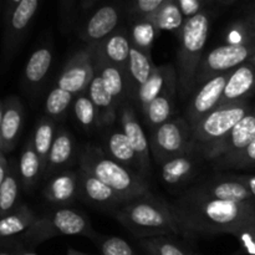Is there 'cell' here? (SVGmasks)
Instances as JSON below:
<instances>
[{"label":"cell","instance_id":"277c9868","mask_svg":"<svg viewBox=\"0 0 255 255\" xmlns=\"http://www.w3.org/2000/svg\"><path fill=\"white\" fill-rule=\"evenodd\" d=\"M212 19V9L204 10L201 14L186 20L179 35L176 71L178 90L183 97L192 94L196 87L197 71L211 32Z\"/></svg>","mask_w":255,"mask_h":255},{"label":"cell","instance_id":"7dc6e473","mask_svg":"<svg viewBox=\"0 0 255 255\" xmlns=\"http://www.w3.org/2000/svg\"><path fill=\"white\" fill-rule=\"evenodd\" d=\"M243 17H246L247 20L252 22V24L255 26V10L251 9H244L243 10Z\"/></svg>","mask_w":255,"mask_h":255},{"label":"cell","instance_id":"681fc988","mask_svg":"<svg viewBox=\"0 0 255 255\" xmlns=\"http://www.w3.org/2000/svg\"><path fill=\"white\" fill-rule=\"evenodd\" d=\"M66 255H87V254L81 253V252L76 251V249H74V248H67Z\"/></svg>","mask_w":255,"mask_h":255},{"label":"cell","instance_id":"603a6c76","mask_svg":"<svg viewBox=\"0 0 255 255\" xmlns=\"http://www.w3.org/2000/svg\"><path fill=\"white\" fill-rule=\"evenodd\" d=\"M102 149L110 158L142 176L141 166H139L136 152L132 148L128 138L122 131L121 127L120 128H109L105 132Z\"/></svg>","mask_w":255,"mask_h":255},{"label":"cell","instance_id":"83f0119b","mask_svg":"<svg viewBox=\"0 0 255 255\" xmlns=\"http://www.w3.org/2000/svg\"><path fill=\"white\" fill-rule=\"evenodd\" d=\"M86 94L94 104L97 115H99V126H111L119 117V105L106 91L101 79L96 74H95L91 84L87 87Z\"/></svg>","mask_w":255,"mask_h":255},{"label":"cell","instance_id":"4dcf8cb0","mask_svg":"<svg viewBox=\"0 0 255 255\" xmlns=\"http://www.w3.org/2000/svg\"><path fill=\"white\" fill-rule=\"evenodd\" d=\"M146 20L152 22L153 26L158 30V32L169 31L178 35V36L181 35L184 22H186L176 0H164L161 7L157 11H154L151 16L147 17Z\"/></svg>","mask_w":255,"mask_h":255},{"label":"cell","instance_id":"ac0fdd59","mask_svg":"<svg viewBox=\"0 0 255 255\" xmlns=\"http://www.w3.org/2000/svg\"><path fill=\"white\" fill-rule=\"evenodd\" d=\"M254 94L255 66L248 61L229 72L219 106L249 102Z\"/></svg>","mask_w":255,"mask_h":255},{"label":"cell","instance_id":"816d5d0a","mask_svg":"<svg viewBox=\"0 0 255 255\" xmlns=\"http://www.w3.org/2000/svg\"><path fill=\"white\" fill-rule=\"evenodd\" d=\"M4 101L0 100V128H1V122H2V116H4Z\"/></svg>","mask_w":255,"mask_h":255},{"label":"cell","instance_id":"f907efd6","mask_svg":"<svg viewBox=\"0 0 255 255\" xmlns=\"http://www.w3.org/2000/svg\"><path fill=\"white\" fill-rule=\"evenodd\" d=\"M17 255H39L31 251H26V249H17Z\"/></svg>","mask_w":255,"mask_h":255},{"label":"cell","instance_id":"5b68a950","mask_svg":"<svg viewBox=\"0 0 255 255\" xmlns=\"http://www.w3.org/2000/svg\"><path fill=\"white\" fill-rule=\"evenodd\" d=\"M95 234L90 219L76 209L61 207L37 217L35 223L24 233V239L30 246H37L55 237Z\"/></svg>","mask_w":255,"mask_h":255},{"label":"cell","instance_id":"8fae6325","mask_svg":"<svg viewBox=\"0 0 255 255\" xmlns=\"http://www.w3.org/2000/svg\"><path fill=\"white\" fill-rule=\"evenodd\" d=\"M228 76L229 72L218 75L194 89L193 96L187 106L186 117H184L191 128L196 126L207 115L219 107Z\"/></svg>","mask_w":255,"mask_h":255},{"label":"cell","instance_id":"c3c4849f","mask_svg":"<svg viewBox=\"0 0 255 255\" xmlns=\"http://www.w3.org/2000/svg\"><path fill=\"white\" fill-rule=\"evenodd\" d=\"M214 2L222 7H228V6H232V5L236 4L237 0H217V1H214Z\"/></svg>","mask_w":255,"mask_h":255},{"label":"cell","instance_id":"f5cc1de1","mask_svg":"<svg viewBox=\"0 0 255 255\" xmlns=\"http://www.w3.org/2000/svg\"><path fill=\"white\" fill-rule=\"evenodd\" d=\"M0 255H17V251H7V249H0Z\"/></svg>","mask_w":255,"mask_h":255},{"label":"cell","instance_id":"60d3db41","mask_svg":"<svg viewBox=\"0 0 255 255\" xmlns=\"http://www.w3.org/2000/svg\"><path fill=\"white\" fill-rule=\"evenodd\" d=\"M216 167L222 169H248L255 167V139L247 148L234 156L221 158L213 162Z\"/></svg>","mask_w":255,"mask_h":255},{"label":"cell","instance_id":"8992f818","mask_svg":"<svg viewBox=\"0 0 255 255\" xmlns=\"http://www.w3.org/2000/svg\"><path fill=\"white\" fill-rule=\"evenodd\" d=\"M253 111L249 102L217 107L192 127V149L206 158V153L223 139L241 120Z\"/></svg>","mask_w":255,"mask_h":255},{"label":"cell","instance_id":"ab89813d","mask_svg":"<svg viewBox=\"0 0 255 255\" xmlns=\"http://www.w3.org/2000/svg\"><path fill=\"white\" fill-rule=\"evenodd\" d=\"M102 255H134L133 248L125 239L114 236H102L95 232L91 237Z\"/></svg>","mask_w":255,"mask_h":255},{"label":"cell","instance_id":"6da1fadb","mask_svg":"<svg viewBox=\"0 0 255 255\" xmlns=\"http://www.w3.org/2000/svg\"><path fill=\"white\" fill-rule=\"evenodd\" d=\"M181 236L186 238L238 233L255 219L254 207L214 199L194 187L171 203Z\"/></svg>","mask_w":255,"mask_h":255},{"label":"cell","instance_id":"7402d4cb","mask_svg":"<svg viewBox=\"0 0 255 255\" xmlns=\"http://www.w3.org/2000/svg\"><path fill=\"white\" fill-rule=\"evenodd\" d=\"M4 116L0 128V142L2 153L15 148L24 124V107L17 97L10 96L4 100Z\"/></svg>","mask_w":255,"mask_h":255},{"label":"cell","instance_id":"f35d334b","mask_svg":"<svg viewBox=\"0 0 255 255\" xmlns=\"http://www.w3.org/2000/svg\"><path fill=\"white\" fill-rule=\"evenodd\" d=\"M74 95L55 86L49 92L45 101V116L50 117L54 121L62 119L69 111L70 106L74 104Z\"/></svg>","mask_w":255,"mask_h":255},{"label":"cell","instance_id":"3957f363","mask_svg":"<svg viewBox=\"0 0 255 255\" xmlns=\"http://www.w3.org/2000/svg\"><path fill=\"white\" fill-rule=\"evenodd\" d=\"M79 167L112 189L124 203L149 193L146 178L110 158L102 147L86 144L79 157Z\"/></svg>","mask_w":255,"mask_h":255},{"label":"cell","instance_id":"ba28073f","mask_svg":"<svg viewBox=\"0 0 255 255\" xmlns=\"http://www.w3.org/2000/svg\"><path fill=\"white\" fill-rule=\"evenodd\" d=\"M149 149L157 164L187 153L192 149V128L184 117H172L149 137Z\"/></svg>","mask_w":255,"mask_h":255},{"label":"cell","instance_id":"d6a6232c","mask_svg":"<svg viewBox=\"0 0 255 255\" xmlns=\"http://www.w3.org/2000/svg\"><path fill=\"white\" fill-rule=\"evenodd\" d=\"M56 127L55 121L47 116H42L35 125L34 133H32L31 142L35 151L39 154L44 168H46L47 157H49L50 149H51L52 142H54ZM45 174V173H44Z\"/></svg>","mask_w":255,"mask_h":255},{"label":"cell","instance_id":"ffe728a7","mask_svg":"<svg viewBox=\"0 0 255 255\" xmlns=\"http://www.w3.org/2000/svg\"><path fill=\"white\" fill-rule=\"evenodd\" d=\"M156 67L157 66H154L153 61H152V56H148V55L132 47L128 64H127L126 71H125L127 99L129 101L133 104L136 102L139 89L148 81Z\"/></svg>","mask_w":255,"mask_h":255},{"label":"cell","instance_id":"52a82bcc","mask_svg":"<svg viewBox=\"0 0 255 255\" xmlns=\"http://www.w3.org/2000/svg\"><path fill=\"white\" fill-rule=\"evenodd\" d=\"M41 2L39 0H9L4 9L2 64L7 65L19 51L30 31Z\"/></svg>","mask_w":255,"mask_h":255},{"label":"cell","instance_id":"cb8c5ba5","mask_svg":"<svg viewBox=\"0 0 255 255\" xmlns=\"http://www.w3.org/2000/svg\"><path fill=\"white\" fill-rule=\"evenodd\" d=\"M52 50L50 46H40L27 59L22 75V84L29 94L35 95L45 82L51 69Z\"/></svg>","mask_w":255,"mask_h":255},{"label":"cell","instance_id":"484cf974","mask_svg":"<svg viewBox=\"0 0 255 255\" xmlns=\"http://www.w3.org/2000/svg\"><path fill=\"white\" fill-rule=\"evenodd\" d=\"M75 154V138L66 128L56 129L54 142L47 157L45 177H51L65 171L72 162Z\"/></svg>","mask_w":255,"mask_h":255},{"label":"cell","instance_id":"d4e9b609","mask_svg":"<svg viewBox=\"0 0 255 255\" xmlns=\"http://www.w3.org/2000/svg\"><path fill=\"white\" fill-rule=\"evenodd\" d=\"M172 85H178L177 71L172 65L157 66L148 81L139 89L134 105L142 110Z\"/></svg>","mask_w":255,"mask_h":255},{"label":"cell","instance_id":"7c38bea8","mask_svg":"<svg viewBox=\"0 0 255 255\" xmlns=\"http://www.w3.org/2000/svg\"><path fill=\"white\" fill-rule=\"evenodd\" d=\"M124 10L117 4L96 7L85 21L80 36L86 46H96L119 29Z\"/></svg>","mask_w":255,"mask_h":255},{"label":"cell","instance_id":"7bdbcfd3","mask_svg":"<svg viewBox=\"0 0 255 255\" xmlns=\"http://www.w3.org/2000/svg\"><path fill=\"white\" fill-rule=\"evenodd\" d=\"M176 1L184 20L194 17L204 10H208L209 6L214 5L213 0H176Z\"/></svg>","mask_w":255,"mask_h":255},{"label":"cell","instance_id":"9c48e42d","mask_svg":"<svg viewBox=\"0 0 255 255\" xmlns=\"http://www.w3.org/2000/svg\"><path fill=\"white\" fill-rule=\"evenodd\" d=\"M254 54L255 44L249 46L223 44L204 52L197 71L196 87L218 75L232 72L238 66L248 62L254 56Z\"/></svg>","mask_w":255,"mask_h":255},{"label":"cell","instance_id":"1f68e13d","mask_svg":"<svg viewBox=\"0 0 255 255\" xmlns=\"http://www.w3.org/2000/svg\"><path fill=\"white\" fill-rule=\"evenodd\" d=\"M37 217L25 204L17 207L14 212L0 218V238H9L19 233H25Z\"/></svg>","mask_w":255,"mask_h":255},{"label":"cell","instance_id":"f1b7e54d","mask_svg":"<svg viewBox=\"0 0 255 255\" xmlns=\"http://www.w3.org/2000/svg\"><path fill=\"white\" fill-rule=\"evenodd\" d=\"M177 89H178V85H172L142 110L144 122L149 131H153L154 128L172 119V115L174 112V99H176Z\"/></svg>","mask_w":255,"mask_h":255},{"label":"cell","instance_id":"d6986e66","mask_svg":"<svg viewBox=\"0 0 255 255\" xmlns=\"http://www.w3.org/2000/svg\"><path fill=\"white\" fill-rule=\"evenodd\" d=\"M44 197L56 206H67L79 197V176L77 171L59 172L47 179L44 187Z\"/></svg>","mask_w":255,"mask_h":255},{"label":"cell","instance_id":"e575fe53","mask_svg":"<svg viewBox=\"0 0 255 255\" xmlns=\"http://www.w3.org/2000/svg\"><path fill=\"white\" fill-rule=\"evenodd\" d=\"M132 47L152 56V47L158 35V30L148 20H133L128 30Z\"/></svg>","mask_w":255,"mask_h":255},{"label":"cell","instance_id":"f6af8a7d","mask_svg":"<svg viewBox=\"0 0 255 255\" xmlns=\"http://www.w3.org/2000/svg\"><path fill=\"white\" fill-rule=\"evenodd\" d=\"M236 178L247 187L255 201V174H236Z\"/></svg>","mask_w":255,"mask_h":255},{"label":"cell","instance_id":"db71d44e","mask_svg":"<svg viewBox=\"0 0 255 255\" xmlns=\"http://www.w3.org/2000/svg\"><path fill=\"white\" fill-rule=\"evenodd\" d=\"M244 9H251V10H255V2H252V4L247 5V6L244 7Z\"/></svg>","mask_w":255,"mask_h":255},{"label":"cell","instance_id":"2e32d148","mask_svg":"<svg viewBox=\"0 0 255 255\" xmlns=\"http://www.w3.org/2000/svg\"><path fill=\"white\" fill-rule=\"evenodd\" d=\"M77 176H79V198L89 206L94 207L97 211L110 212L112 214L121 204H124V201L110 187L102 183L90 172L79 167Z\"/></svg>","mask_w":255,"mask_h":255},{"label":"cell","instance_id":"91938a15","mask_svg":"<svg viewBox=\"0 0 255 255\" xmlns=\"http://www.w3.org/2000/svg\"><path fill=\"white\" fill-rule=\"evenodd\" d=\"M191 255H198V254H196V253H191Z\"/></svg>","mask_w":255,"mask_h":255},{"label":"cell","instance_id":"8d00e7d4","mask_svg":"<svg viewBox=\"0 0 255 255\" xmlns=\"http://www.w3.org/2000/svg\"><path fill=\"white\" fill-rule=\"evenodd\" d=\"M227 45L234 46H249L255 44V26L246 17L231 22L224 31Z\"/></svg>","mask_w":255,"mask_h":255},{"label":"cell","instance_id":"f546056e","mask_svg":"<svg viewBox=\"0 0 255 255\" xmlns=\"http://www.w3.org/2000/svg\"><path fill=\"white\" fill-rule=\"evenodd\" d=\"M17 172H19L21 187L25 191H31L39 182L40 177L44 176V164H42L39 154L35 151L31 139H29L22 148Z\"/></svg>","mask_w":255,"mask_h":255},{"label":"cell","instance_id":"4316f807","mask_svg":"<svg viewBox=\"0 0 255 255\" xmlns=\"http://www.w3.org/2000/svg\"><path fill=\"white\" fill-rule=\"evenodd\" d=\"M92 61H94L95 74L101 79L106 91L111 95L112 99L116 101V104L120 107L125 101L128 100L127 99V87L124 72L119 67H116L115 65L110 64L106 60L102 59L95 51Z\"/></svg>","mask_w":255,"mask_h":255},{"label":"cell","instance_id":"44dd1931","mask_svg":"<svg viewBox=\"0 0 255 255\" xmlns=\"http://www.w3.org/2000/svg\"><path fill=\"white\" fill-rule=\"evenodd\" d=\"M92 47L97 55H100L110 64L119 67L125 75L132 49L128 30L120 27L116 31L112 32L109 37H106L104 41Z\"/></svg>","mask_w":255,"mask_h":255},{"label":"cell","instance_id":"30bf717a","mask_svg":"<svg viewBox=\"0 0 255 255\" xmlns=\"http://www.w3.org/2000/svg\"><path fill=\"white\" fill-rule=\"evenodd\" d=\"M94 49L86 46L75 52L65 64L56 81V86L70 92L74 96L86 92L95 76Z\"/></svg>","mask_w":255,"mask_h":255},{"label":"cell","instance_id":"b9f144b4","mask_svg":"<svg viewBox=\"0 0 255 255\" xmlns=\"http://www.w3.org/2000/svg\"><path fill=\"white\" fill-rule=\"evenodd\" d=\"M163 1L164 0H133V1L126 2L122 10L125 14L128 15L131 21L143 20L157 11Z\"/></svg>","mask_w":255,"mask_h":255},{"label":"cell","instance_id":"ee69618b","mask_svg":"<svg viewBox=\"0 0 255 255\" xmlns=\"http://www.w3.org/2000/svg\"><path fill=\"white\" fill-rule=\"evenodd\" d=\"M234 237L238 239L244 254L255 255V219L247 223Z\"/></svg>","mask_w":255,"mask_h":255},{"label":"cell","instance_id":"680465c9","mask_svg":"<svg viewBox=\"0 0 255 255\" xmlns=\"http://www.w3.org/2000/svg\"><path fill=\"white\" fill-rule=\"evenodd\" d=\"M1 5H2V2H1V1H0V9H1Z\"/></svg>","mask_w":255,"mask_h":255},{"label":"cell","instance_id":"6f0895ef","mask_svg":"<svg viewBox=\"0 0 255 255\" xmlns=\"http://www.w3.org/2000/svg\"><path fill=\"white\" fill-rule=\"evenodd\" d=\"M253 112H254V114H255V105H254V106H253Z\"/></svg>","mask_w":255,"mask_h":255},{"label":"cell","instance_id":"bcb514c9","mask_svg":"<svg viewBox=\"0 0 255 255\" xmlns=\"http://www.w3.org/2000/svg\"><path fill=\"white\" fill-rule=\"evenodd\" d=\"M7 171H9V163H7V161H6V158L4 157V154L0 153V187H1L5 177H6Z\"/></svg>","mask_w":255,"mask_h":255},{"label":"cell","instance_id":"4fadbf2b","mask_svg":"<svg viewBox=\"0 0 255 255\" xmlns=\"http://www.w3.org/2000/svg\"><path fill=\"white\" fill-rule=\"evenodd\" d=\"M119 120L122 131L128 138L132 148L134 149L141 166L142 176L146 178L151 166V149H149V139L147 138L138 119L136 110L129 100L125 101L119 107Z\"/></svg>","mask_w":255,"mask_h":255},{"label":"cell","instance_id":"9a60e30c","mask_svg":"<svg viewBox=\"0 0 255 255\" xmlns=\"http://www.w3.org/2000/svg\"><path fill=\"white\" fill-rule=\"evenodd\" d=\"M193 187L202 193L214 199H218V201L233 202V203L255 208L253 197L251 196L247 187L236 178V174L214 176L212 178L199 182Z\"/></svg>","mask_w":255,"mask_h":255},{"label":"cell","instance_id":"9f6ffc18","mask_svg":"<svg viewBox=\"0 0 255 255\" xmlns=\"http://www.w3.org/2000/svg\"><path fill=\"white\" fill-rule=\"evenodd\" d=\"M0 153H2V148H1V142H0Z\"/></svg>","mask_w":255,"mask_h":255},{"label":"cell","instance_id":"7a4b0ae2","mask_svg":"<svg viewBox=\"0 0 255 255\" xmlns=\"http://www.w3.org/2000/svg\"><path fill=\"white\" fill-rule=\"evenodd\" d=\"M112 216L138 239L157 236H181L171 203L149 193L121 204Z\"/></svg>","mask_w":255,"mask_h":255},{"label":"cell","instance_id":"d590c367","mask_svg":"<svg viewBox=\"0 0 255 255\" xmlns=\"http://www.w3.org/2000/svg\"><path fill=\"white\" fill-rule=\"evenodd\" d=\"M138 246L148 255H191L171 236H157L138 241Z\"/></svg>","mask_w":255,"mask_h":255},{"label":"cell","instance_id":"11a10c76","mask_svg":"<svg viewBox=\"0 0 255 255\" xmlns=\"http://www.w3.org/2000/svg\"><path fill=\"white\" fill-rule=\"evenodd\" d=\"M249 62H251V64H253V65H254V66H255V54H254V56H253V57H252V59H251V60H249Z\"/></svg>","mask_w":255,"mask_h":255},{"label":"cell","instance_id":"5bb4252c","mask_svg":"<svg viewBox=\"0 0 255 255\" xmlns=\"http://www.w3.org/2000/svg\"><path fill=\"white\" fill-rule=\"evenodd\" d=\"M255 139V114L253 111L238 122L223 139L206 153V159L216 162L243 151Z\"/></svg>","mask_w":255,"mask_h":255},{"label":"cell","instance_id":"e0dca14e","mask_svg":"<svg viewBox=\"0 0 255 255\" xmlns=\"http://www.w3.org/2000/svg\"><path fill=\"white\" fill-rule=\"evenodd\" d=\"M203 159L206 158L199 152L191 149L187 153L163 162L159 164L162 182L172 188L184 186L196 177Z\"/></svg>","mask_w":255,"mask_h":255},{"label":"cell","instance_id":"74e56055","mask_svg":"<svg viewBox=\"0 0 255 255\" xmlns=\"http://www.w3.org/2000/svg\"><path fill=\"white\" fill-rule=\"evenodd\" d=\"M72 112L77 124L86 131H92L99 126V115L86 92L75 96Z\"/></svg>","mask_w":255,"mask_h":255},{"label":"cell","instance_id":"836d02e7","mask_svg":"<svg viewBox=\"0 0 255 255\" xmlns=\"http://www.w3.org/2000/svg\"><path fill=\"white\" fill-rule=\"evenodd\" d=\"M20 187L21 182L19 178V172L9 164V171L0 187V218L7 216L17 208Z\"/></svg>","mask_w":255,"mask_h":255}]
</instances>
